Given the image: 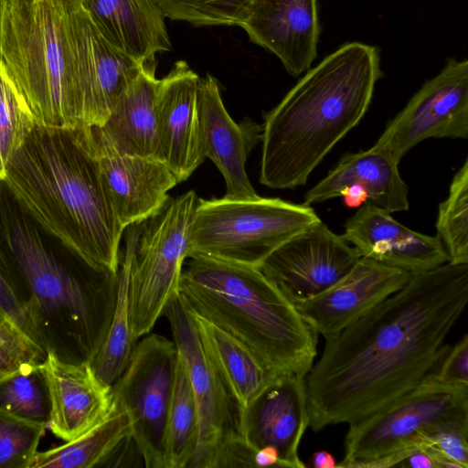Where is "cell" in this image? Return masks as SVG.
Returning a JSON list of instances; mask_svg holds the SVG:
<instances>
[{"mask_svg":"<svg viewBox=\"0 0 468 468\" xmlns=\"http://www.w3.org/2000/svg\"><path fill=\"white\" fill-rule=\"evenodd\" d=\"M1 218L2 258L44 351L68 363L89 364L114 314L119 271L73 252L69 259L58 256L21 209L5 208Z\"/></svg>","mask_w":468,"mask_h":468,"instance_id":"obj_3","label":"cell"},{"mask_svg":"<svg viewBox=\"0 0 468 468\" xmlns=\"http://www.w3.org/2000/svg\"><path fill=\"white\" fill-rule=\"evenodd\" d=\"M177 356L174 341L147 334L112 386L113 398L129 415L132 436L146 468H166L167 419Z\"/></svg>","mask_w":468,"mask_h":468,"instance_id":"obj_11","label":"cell"},{"mask_svg":"<svg viewBox=\"0 0 468 468\" xmlns=\"http://www.w3.org/2000/svg\"><path fill=\"white\" fill-rule=\"evenodd\" d=\"M114 401L110 413L88 431L60 446L37 452L30 468L109 466L114 455L133 438L129 415L115 399Z\"/></svg>","mask_w":468,"mask_h":468,"instance_id":"obj_25","label":"cell"},{"mask_svg":"<svg viewBox=\"0 0 468 468\" xmlns=\"http://www.w3.org/2000/svg\"><path fill=\"white\" fill-rule=\"evenodd\" d=\"M451 423L468 424V387L425 378L405 395L349 423L345 457L335 467L363 468L397 451L422 447L431 430Z\"/></svg>","mask_w":468,"mask_h":468,"instance_id":"obj_9","label":"cell"},{"mask_svg":"<svg viewBox=\"0 0 468 468\" xmlns=\"http://www.w3.org/2000/svg\"><path fill=\"white\" fill-rule=\"evenodd\" d=\"M319 219L311 206L276 197L199 198L189 227L187 258L259 267L280 245Z\"/></svg>","mask_w":468,"mask_h":468,"instance_id":"obj_8","label":"cell"},{"mask_svg":"<svg viewBox=\"0 0 468 468\" xmlns=\"http://www.w3.org/2000/svg\"><path fill=\"white\" fill-rule=\"evenodd\" d=\"M81 6L110 44L140 63L171 50L165 16L155 0H83Z\"/></svg>","mask_w":468,"mask_h":468,"instance_id":"obj_22","label":"cell"},{"mask_svg":"<svg viewBox=\"0 0 468 468\" xmlns=\"http://www.w3.org/2000/svg\"><path fill=\"white\" fill-rule=\"evenodd\" d=\"M449 261L468 263V159L454 175L447 198L439 205L435 224Z\"/></svg>","mask_w":468,"mask_h":468,"instance_id":"obj_31","label":"cell"},{"mask_svg":"<svg viewBox=\"0 0 468 468\" xmlns=\"http://www.w3.org/2000/svg\"><path fill=\"white\" fill-rule=\"evenodd\" d=\"M78 5L4 0L0 60L38 126L82 127Z\"/></svg>","mask_w":468,"mask_h":468,"instance_id":"obj_6","label":"cell"},{"mask_svg":"<svg viewBox=\"0 0 468 468\" xmlns=\"http://www.w3.org/2000/svg\"><path fill=\"white\" fill-rule=\"evenodd\" d=\"M3 184L19 208L64 248L119 271L124 228L109 200L89 127L36 125Z\"/></svg>","mask_w":468,"mask_h":468,"instance_id":"obj_2","label":"cell"},{"mask_svg":"<svg viewBox=\"0 0 468 468\" xmlns=\"http://www.w3.org/2000/svg\"><path fill=\"white\" fill-rule=\"evenodd\" d=\"M255 467L280 466L278 451L267 446L256 451L254 456Z\"/></svg>","mask_w":468,"mask_h":468,"instance_id":"obj_41","label":"cell"},{"mask_svg":"<svg viewBox=\"0 0 468 468\" xmlns=\"http://www.w3.org/2000/svg\"><path fill=\"white\" fill-rule=\"evenodd\" d=\"M400 467L434 468L433 463L426 452L420 447L412 452L400 463Z\"/></svg>","mask_w":468,"mask_h":468,"instance_id":"obj_40","label":"cell"},{"mask_svg":"<svg viewBox=\"0 0 468 468\" xmlns=\"http://www.w3.org/2000/svg\"><path fill=\"white\" fill-rule=\"evenodd\" d=\"M410 276L401 269L361 257L334 285L294 305L315 332L326 339L402 288Z\"/></svg>","mask_w":468,"mask_h":468,"instance_id":"obj_17","label":"cell"},{"mask_svg":"<svg viewBox=\"0 0 468 468\" xmlns=\"http://www.w3.org/2000/svg\"><path fill=\"white\" fill-rule=\"evenodd\" d=\"M343 237L354 245L361 257L410 274L427 271L449 261L437 235L429 236L408 229L368 200L346 220Z\"/></svg>","mask_w":468,"mask_h":468,"instance_id":"obj_18","label":"cell"},{"mask_svg":"<svg viewBox=\"0 0 468 468\" xmlns=\"http://www.w3.org/2000/svg\"><path fill=\"white\" fill-rule=\"evenodd\" d=\"M28 362L36 361L27 360L0 344V377L19 369Z\"/></svg>","mask_w":468,"mask_h":468,"instance_id":"obj_39","label":"cell"},{"mask_svg":"<svg viewBox=\"0 0 468 468\" xmlns=\"http://www.w3.org/2000/svg\"><path fill=\"white\" fill-rule=\"evenodd\" d=\"M311 463L315 468H335L336 465L334 456L324 450L313 453Z\"/></svg>","mask_w":468,"mask_h":468,"instance_id":"obj_43","label":"cell"},{"mask_svg":"<svg viewBox=\"0 0 468 468\" xmlns=\"http://www.w3.org/2000/svg\"><path fill=\"white\" fill-rule=\"evenodd\" d=\"M190 259L178 286L187 307L239 341L269 372L305 378L318 334L295 305L258 267Z\"/></svg>","mask_w":468,"mask_h":468,"instance_id":"obj_5","label":"cell"},{"mask_svg":"<svg viewBox=\"0 0 468 468\" xmlns=\"http://www.w3.org/2000/svg\"><path fill=\"white\" fill-rule=\"evenodd\" d=\"M426 378L452 387H468V335L450 347L437 367Z\"/></svg>","mask_w":468,"mask_h":468,"instance_id":"obj_37","label":"cell"},{"mask_svg":"<svg viewBox=\"0 0 468 468\" xmlns=\"http://www.w3.org/2000/svg\"><path fill=\"white\" fill-rule=\"evenodd\" d=\"M3 4H4V0H0V25H1Z\"/></svg>","mask_w":468,"mask_h":468,"instance_id":"obj_44","label":"cell"},{"mask_svg":"<svg viewBox=\"0 0 468 468\" xmlns=\"http://www.w3.org/2000/svg\"><path fill=\"white\" fill-rule=\"evenodd\" d=\"M399 164L388 154L371 147L346 153L337 165L304 195L303 204L311 206L340 197L351 186H361L367 200L391 214L409 209V188L399 172Z\"/></svg>","mask_w":468,"mask_h":468,"instance_id":"obj_23","label":"cell"},{"mask_svg":"<svg viewBox=\"0 0 468 468\" xmlns=\"http://www.w3.org/2000/svg\"><path fill=\"white\" fill-rule=\"evenodd\" d=\"M71 1H73V2H75V3H78V4H80V5H81V3L83 2V0H71Z\"/></svg>","mask_w":468,"mask_h":468,"instance_id":"obj_45","label":"cell"},{"mask_svg":"<svg viewBox=\"0 0 468 468\" xmlns=\"http://www.w3.org/2000/svg\"><path fill=\"white\" fill-rule=\"evenodd\" d=\"M36 125L0 60V183L5 178L12 157Z\"/></svg>","mask_w":468,"mask_h":468,"instance_id":"obj_32","label":"cell"},{"mask_svg":"<svg viewBox=\"0 0 468 468\" xmlns=\"http://www.w3.org/2000/svg\"><path fill=\"white\" fill-rule=\"evenodd\" d=\"M467 137L468 61L451 58L390 120L372 147L399 162L425 139Z\"/></svg>","mask_w":468,"mask_h":468,"instance_id":"obj_12","label":"cell"},{"mask_svg":"<svg viewBox=\"0 0 468 468\" xmlns=\"http://www.w3.org/2000/svg\"><path fill=\"white\" fill-rule=\"evenodd\" d=\"M50 398L48 429L69 441L102 420L114 406L112 387L101 383L89 364L65 362L48 352L42 363Z\"/></svg>","mask_w":468,"mask_h":468,"instance_id":"obj_21","label":"cell"},{"mask_svg":"<svg viewBox=\"0 0 468 468\" xmlns=\"http://www.w3.org/2000/svg\"><path fill=\"white\" fill-rule=\"evenodd\" d=\"M165 17L194 26H239L256 0H155Z\"/></svg>","mask_w":468,"mask_h":468,"instance_id":"obj_33","label":"cell"},{"mask_svg":"<svg viewBox=\"0 0 468 468\" xmlns=\"http://www.w3.org/2000/svg\"><path fill=\"white\" fill-rule=\"evenodd\" d=\"M468 303V263L412 273L399 291L326 338L305 376L309 426L352 423L417 387L450 349Z\"/></svg>","mask_w":468,"mask_h":468,"instance_id":"obj_1","label":"cell"},{"mask_svg":"<svg viewBox=\"0 0 468 468\" xmlns=\"http://www.w3.org/2000/svg\"><path fill=\"white\" fill-rule=\"evenodd\" d=\"M377 47L349 42L326 56L264 115L260 182L303 186L314 169L366 114L381 78Z\"/></svg>","mask_w":468,"mask_h":468,"instance_id":"obj_4","label":"cell"},{"mask_svg":"<svg viewBox=\"0 0 468 468\" xmlns=\"http://www.w3.org/2000/svg\"><path fill=\"white\" fill-rule=\"evenodd\" d=\"M198 199L194 190L170 197L152 216L124 229L129 316L136 339L150 333L168 302L178 293Z\"/></svg>","mask_w":468,"mask_h":468,"instance_id":"obj_7","label":"cell"},{"mask_svg":"<svg viewBox=\"0 0 468 468\" xmlns=\"http://www.w3.org/2000/svg\"><path fill=\"white\" fill-rule=\"evenodd\" d=\"M42 363L28 362L0 377V411L48 429L50 398Z\"/></svg>","mask_w":468,"mask_h":468,"instance_id":"obj_30","label":"cell"},{"mask_svg":"<svg viewBox=\"0 0 468 468\" xmlns=\"http://www.w3.org/2000/svg\"><path fill=\"white\" fill-rule=\"evenodd\" d=\"M309 422L305 378L279 374L244 408L243 438L255 451L274 447L279 467L303 468L298 449Z\"/></svg>","mask_w":468,"mask_h":468,"instance_id":"obj_14","label":"cell"},{"mask_svg":"<svg viewBox=\"0 0 468 468\" xmlns=\"http://www.w3.org/2000/svg\"><path fill=\"white\" fill-rule=\"evenodd\" d=\"M0 344L22 357L42 363L47 355L28 341L12 324L0 317Z\"/></svg>","mask_w":468,"mask_h":468,"instance_id":"obj_38","label":"cell"},{"mask_svg":"<svg viewBox=\"0 0 468 468\" xmlns=\"http://www.w3.org/2000/svg\"><path fill=\"white\" fill-rule=\"evenodd\" d=\"M90 133L109 200L122 226L125 229L159 210L170 197L169 190L179 183L171 169L155 158L122 154Z\"/></svg>","mask_w":468,"mask_h":468,"instance_id":"obj_19","label":"cell"},{"mask_svg":"<svg viewBox=\"0 0 468 468\" xmlns=\"http://www.w3.org/2000/svg\"><path fill=\"white\" fill-rule=\"evenodd\" d=\"M340 197H344V202L348 207H358L368 199L367 192L356 185L345 188Z\"/></svg>","mask_w":468,"mask_h":468,"instance_id":"obj_42","label":"cell"},{"mask_svg":"<svg viewBox=\"0 0 468 468\" xmlns=\"http://www.w3.org/2000/svg\"><path fill=\"white\" fill-rule=\"evenodd\" d=\"M0 316L46 355L36 328L13 289L0 250Z\"/></svg>","mask_w":468,"mask_h":468,"instance_id":"obj_35","label":"cell"},{"mask_svg":"<svg viewBox=\"0 0 468 468\" xmlns=\"http://www.w3.org/2000/svg\"><path fill=\"white\" fill-rule=\"evenodd\" d=\"M155 69V61L145 63L139 76L120 96L105 123L90 127L95 139L122 154L162 161L154 112L158 83Z\"/></svg>","mask_w":468,"mask_h":468,"instance_id":"obj_24","label":"cell"},{"mask_svg":"<svg viewBox=\"0 0 468 468\" xmlns=\"http://www.w3.org/2000/svg\"><path fill=\"white\" fill-rule=\"evenodd\" d=\"M91 39L95 108L90 127H99L108 120L118 99L139 76L145 63H140L114 48L99 33L92 23Z\"/></svg>","mask_w":468,"mask_h":468,"instance_id":"obj_27","label":"cell"},{"mask_svg":"<svg viewBox=\"0 0 468 468\" xmlns=\"http://www.w3.org/2000/svg\"><path fill=\"white\" fill-rule=\"evenodd\" d=\"M163 315L184 359L197 408L198 441L187 468H213L224 448L244 439V409L205 347L194 314L179 292L168 302Z\"/></svg>","mask_w":468,"mask_h":468,"instance_id":"obj_10","label":"cell"},{"mask_svg":"<svg viewBox=\"0 0 468 468\" xmlns=\"http://www.w3.org/2000/svg\"><path fill=\"white\" fill-rule=\"evenodd\" d=\"M193 314L205 347L244 409L276 375L265 369L236 338L204 318Z\"/></svg>","mask_w":468,"mask_h":468,"instance_id":"obj_26","label":"cell"},{"mask_svg":"<svg viewBox=\"0 0 468 468\" xmlns=\"http://www.w3.org/2000/svg\"><path fill=\"white\" fill-rule=\"evenodd\" d=\"M425 445L434 447L463 468H468V424L438 426L427 434Z\"/></svg>","mask_w":468,"mask_h":468,"instance_id":"obj_36","label":"cell"},{"mask_svg":"<svg viewBox=\"0 0 468 468\" xmlns=\"http://www.w3.org/2000/svg\"><path fill=\"white\" fill-rule=\"evenodd\" d=\"M241 27L293 77L307 71L317 56V0H256Z\"/></svg>","mask_w":468,"mask_h":468,"instance_id":"obj_20","label":"cell"},{"mask_svg":"<svg viewBox=\"0 0 468 468\" xmlns=\"http://www.w3.org/2000/svg\"><path fill=\"white\" fill-rule=\"evenodd\" d=\"M360 258L343 235L319 219L280 245L258 268L296 304L334 285Z\"/></svg>","mask_w":468,"mask_h":468,"instance_id":"obj_13","label":"cell"},{"mask_svg":"<svg viewBox=\"0 0 468 468\" xmlns=\"http://www.w3.org/2000/svg\"><path fill=\"white\" fill-rule=\"evenodd\" d=\"M1 317V316H0ZM2 318V317H1ZM4 319V318H3Z\"/></svg>","mask_w":468,"mask_h":468,"instance_id":"obj_46","label":"cell"},{"mask_svg":"<svg viewBox=\"0 0 468 468\" xmlns=\"http://www.w3.org/2000/svg\"><path fill=\"white\" fill-rule=\"evenodd\" d=\"M197 110L202 151L225 180L224 197H259L247 175L246 162L253 148L261 142L262 125L250 120L239 124L235 122L224 106L218 80L209 74L199 78Z\"/></svg>","mask_w":468,"mask_h":468,"instance_id":"obj_15","label":"cell"},{"mask_svg":"<svg viewBox=\"0 0 468 468\" xmlns=\"http://www.w3.org/2000/svg\"><path fill=\"white\" fill-rule=\"evenodd\" d=\"M199 77L184 60L158 80L154 96L156 131L162 161L183 182L206 159L197 110Z\"/></svg>","mask_w":468,"mask_h":468,"instance_id":"obj_16","label":"cell"},{"mask_svg":"<svg viewBox=\"0 0 468 468\" xmlns=\"http://www.w3.org/2000/svg\"><path fill=\"white\" fill-rule=\"evenodd\" d=\"M45 431L0 411V468H30Z\"/></svg>","mask_w":468,"mask_h":468,"instance_id":"obj_34","label":"cell"},{"mask_svg":"<svg viewBox=\"0 0 468 468\" xmlns=\"http://www.w3.org/2000/svg\"><path fill=\"white\" fill-rule=\"evenodd\" d=\"M198 441L197 408L184 359L178 352L170 404L166 441V468L187 467Z\"/></svg>","mask_w":468,"mask_h":468,"instance_id":"obj_29","label":"cell"},{"mask_svg":"<svg viewBox=\"0 0 468 468\" xmlns=\"http://www.w3.org/2000/svg\"><path fill=\"white\" fill-rule=\"evenodd\" d=\"M129 261L121 255L119 288L114 314L106 337L89 366L95 377L104 385L112 387L128 365L136 346L133 334L128 303Z\"/></svg>","mask_w":468,"mask_h":468,"instance_id":"obj_28","label":"cell"}]
</instances>
